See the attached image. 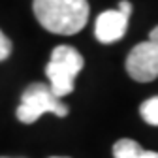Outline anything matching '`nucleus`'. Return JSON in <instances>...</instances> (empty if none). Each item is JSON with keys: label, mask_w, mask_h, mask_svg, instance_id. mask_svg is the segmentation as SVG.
Segmentation results:
<instances>
[{"label": "nucleus", "mask_w": 158, "mask_h": 158, "mask_svg": "<svg viewBox=\"0 0 158 158\" xmlns=\"http://www.w3.org/2000/svg\"><path fill=\"white\" fill-rule=\"evenodd\" d=\"M32 8L38 23L53 34H77L89 19L87 0H34Z\"/></svg>", "instance_id": "obj_1"}, {"label": "nucleus", "mask_w": 158, "mask_h": 158, "mask_svg": "<svg viewBox=\"0 0 158 158\" xmlns=\"http://www.w3.org/2000/svg\"><path fill=\"white\" fill-rule=\"evenodd\" d=\"M83 56L70 45H58L51 53V60L45 66L49 87L56 98H64L73 92L77 73L83 70Z\"/></svg>", "instance_id": "obj_2"}, {"label": "nucleus", "mask_w": 158, "mask_h": 158, "mask_svg": "<svg viewBox=\"0 0 158 158\" xmlns=\"http://www.w3.org/2000/svg\"><path fill=\"white\" fill-rule=\"evenodd\" d=\"M44 113H55L56 117H66L68 107L56 98L49 85L32 83L21 96V104L17 107V118L25 124L36 123Z\"/></svg>", "instance_id": "obj_3"}, {"label": "nucleus", "mask_w": 158, "mask_h": 158, "mask_svg": "<svg viewBox=\"0 0 158 158\" xmlns=\"http://www.w3.org/2000/svg\"><path fill=\"white\" fill-rule=\"evenodd\" d=\"M126 72L134 81H154L158 77V45L151 40L137 44L126 58Z\"/></svg>", "instance_id": "obj_4"}, {"label": "nucleus", "mask_w": 158, "mask_h": 158, "mask_svg": "<svg viewBox=\"0 0 158 158\" xmlns=\"http://www.w3.org/2000/svg\"><path fill=\"white\" fill-rule=\"evenodd\" d=\"M126 28H128V17L118 10H109L96 19L94 32L102 44H113L124 36Z\"/></svg>", "instance_id": "obj_5"}, {"label": "nucleus", "mask_w": 158, "mask_h": 158, "mask_svg": "<svg viewBox=\"0 0 158 158\" xmlns=\"http://www.w3.org/2000/svg\"><path fill=\"white\" fill-rule=\"evenodd\" d=\"M113 156L115 158H158V152L143 151L139 143H135L132 139H121L113 145Z\"/></svg>", "instance_id": "obj_6"}, {"label": "nucleus", "mask_w": 158, "mask_h": 158, "mask_svg": "<svg viewBox=\"0 0 158 158\" xmlns=\"http://www.w3.org/2000/svg\"><path fill=\"white\" fill-rule=\"evenodd\" d=\"M139 111H141V117H143L145 123H149L152 126H158V96L145 100L141 104Z\"/></svg>", "instance_id": "obj_7"}, {"label": "nucleus", "mask_w": 158, "mask_h": 158, "mask_svg": "<svg viewBox=\"0 0 158 158\" xmlns=\"http://www.w3.org/2000/svg\"><path fill=\"white\" fill-rule=\"evenodd\" d=\"M11 53V42L6 38V34L0 30V60H6Z\"/></svg>", "instance_id": "obj_8"}, {"label": "nucleus", "mask_w": 158, "mask_h": 158, "mask_svg": "<svg viewBox=\"0 0 158 158\" xmlns=\"http://www.w3.org/2000/svg\"><path fill=\"white\" fill-rule=\"evenodd\" d=\"M118 11L124 13L126 17H130V13H132V4H130V2H126V0H123V2L118 4Z\"/></svg>", "instance_id": "obj_9"}, {"label": "nucleus", "mask_w": 158, "mask_h": 158, "mask_svg": "<svg viewBox=\"0 0 158 158\" xmlns=\"http://www.w3.org/2000/svg\"><path fill=\"white\" fill-rule=\"evenodd\" d=\"M149 40H151L152 44H156V45H158V27H154V28L151 30V34H149Z\"/></svg>", "instance_id": "obj_10"}]
</instances>
